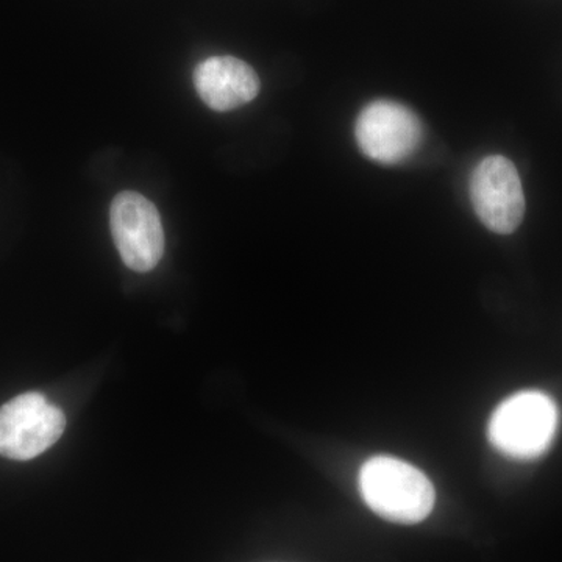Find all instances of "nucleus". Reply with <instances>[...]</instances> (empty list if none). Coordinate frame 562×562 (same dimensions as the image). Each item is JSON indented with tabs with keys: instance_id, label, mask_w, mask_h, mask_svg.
Listing matches in <instances>:
<instances>
[{
	"instance_id": "nucleus-1",
	"label": "nucleus",
	"mask_w": 562,
	"mask_h": 562,
	"mask_svg": "<svg viewBox=\"0 0 562 562\" xmlns=\"http://www.w3.org/2000/svg\"><path fill=\"white\" fill-rule=\"evenodd\" d=\"M358 484L366 505L391 522H422L435 506V487L427 475L397 458L373 457L366 461Z\"/></svg>"
},
{
	"instance_id": "nucleus-2",
	"label": "nucleus",
	"mask_w": 562,
	"mask_h": 562,
	"mask_svg": "<svg viewBox=\"0 0 562 562\" xmlns=\"http://www.w3.org/2000/svg\"><path fill=\"white\" fill-rule=\"evenodd\" d=\"M560 412L550 395L539 391L517 392L497 406L487 427L498 452L514 460H535L552 446Z\"/></svg>"
},
{
	"instance_id": "nucleus-3",
	"label": "nucleus",
	"mask_w": 562,
	"mask_h": 562,
	"mask_svg": "<svg viewBox=\"0 0 562 562\" xmlns=\"http://www.w3.org/2000/svg\"><path fill=\"white\" fill-rule=\"evenodd\" d=\"M65 428V413L43 394L18 395L0 408V457L33 460L49 450Z\"/></svg>"
},
{
	"instance_id": "nucleus-4",
	"label": "nucleus",
	"mask_w": 562,
	"mask_h": 562,
	"mask_svg": "<svg viewBox=\"0 0 562 562\" xmlns=\"http://www.w3.org/2000/svg\"><path fill=\"white\" fill-rule=\"evenodd\" d=\"M110 225L122 261L136 272L157 268L165 254V232L157 206L138 192H120L110 206Z\"/></svg>"
},
{
	"instance_id": "nucleus-5",
	"label": "nucleus",
	"mask_w": 562,
	"mask_h": 562,
	"mask_svg": "<svg viewBox=\"0 0 562 562\" xmlns=\"http://www.w3.org/2000/svg\"><path fill=\"white\" fill-rule=\"evenodd\" d=\"M355 138L366 157L382 165L408 160L424 140V125L417 114L402 103H369L355 124Z\"/></svg>"
},
{
	"instance_id": "nucleus-6",
	"label": "nucleus",
	"mask_w": 562,
	"mask_h": 562,
	"mask_svg": "<svg viewBox=\"0 0 562 562\" xmlns=\"http://www.w3.org/2000/svg\"><path fill=\"white\" fill-rule=\"evenodd\" d=\"M471 201L484 227L512 235L522 224L525 194L516 166L502 155L479 162L471 179Z\"/></svg>"
},
{
	"instance_id": "nucleus-7",
	"label": "nucleus",
	"mask_w": 562,
	"mask_h": 562,
	"mask_svg": "<svg viewBox=\"0 0 562 562\" xmlns=\"http://www.w3.org/2000/svg\"><path fill=\"white\" fill-rule=\"evenodd\" d=\"M194 87L214 111L247 105L260 92V79L251 66L235 57H210L194 69Z\"/></svg>"
}]
</instances>
